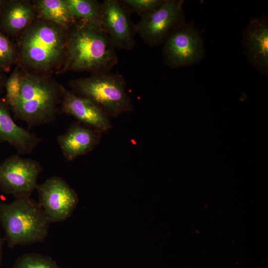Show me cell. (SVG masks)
<instances>
[{
	"instance_id": "cell-24",
	"label": "cell",
	"mask_w": 268,
	"mask_h": 268,
	"mask_svg": "<svg viewBox=\"0 0 268 268\" xmlns=\"http://www.w3.org/2000/svg\"><path fill=\"white\" fill-rule=\"evenodd\" d=\"M4 0H0V12Z\"/></svg>"
},
{
	"instance_id": "cell-23",
	"label": "cell",
	"mask_w": 268,
	"mask_h": 268,
	"mask_svg": "<svg viewBox=\"0 0 268 268\" xmlns=\"http://www.w3.org/2000/svg\"><path fill=\"white\" fill-rule=\"evenodd\" d=\"M2 246L3 241L0 236V266L1 264L2 260Z\"/></svg>"
},
{
	"instance_id": "cell-3",
	"label": "cell",
	"mask_w": 268,
	"mask_h": 268,
	"mask_svg": "<svg viewBox=\"0 0 268 268\" xmlns=\"http://www.w3.org/2000/svg\"><path fill=\"white\" fill-rule=\"evenodd\" d=\"M20 67V92L10 109L14 118L25 122L28 128L54 122L59 113L63 86L46 74Z\"/></svg>"
},
{
	"instance_id": "cell-6",
	"label": "cell",
	"mask_w": 268,
	"mask_h": 268,
	"mask_svg": "<svg viewBox=\"0 0 268 268\" xmlns=\"http://www.w3.org/2000/svg\"><path fill=\"white\" fill-rule=\"evenodd\" d=\"M182 0H164L134 24L136 34L148 46L161 44L183 23Z\"/></svg>"
},
{
	"instance_id": "cell-8",
	"label": "cell",
	"mask_w": 268,
	"mask_h": 268,
	"mask_svg": "<svg viewBox=\"0 0 268 268\" xmlns=\"http://www.w3.org/2000/svg\"><path fill=\"white\" fill-rule=\"evenodd\" d=\"M203 54V46L200 34L193 27L184 23L163 43V61L172 68L198 63Z\"/></svg>"
},
{
	"instance_id": "cell-2",
	"label": "cell",
	"mask_w": 268,
	"mask_h": 268,
	"mask_svg": "<svg viewBox=\"0 0 268 268\" xmlns=\"http://www.w3.org/2000/svg\"><path fill=\"white\" fill-rule=\"evenodd\" d=\"M67 30L37 18L17 38L18 66L32 72L46 74L61 67Z\"/></svg>"
},
{
	"instance_id": "cell-25",
	"label": "cell",
	"mask_w": 268,
	"mask_h": 268,
	"mask_svg": "<svg viewBox=\"0 0 268 268\" xmlns=\"http://www.w3.org/2000/svg\"></svg>"
},
{
	"instance_id": "cell-18",
	"label": "cell",
	"mask_w": 268,
	"mask_h": 268,
	"mask_svg": "<svg viewBox=\"0 0 268 268\" xmlns=\"http://www.w3.org/2000/svg\"><path fill=\"white\" fill-rule=\"evenodd\" d=\"M18 63L16 45L0 31V72H8L12 66Z\"/></svg>"
},
{
	"instance_id": "cell-4",
	"label": "cell",
	"mask_w": 268,
	"mask_h": 268,
	"mask_svg": "<svg viewBox=\"0 0 268 268\" xmlns=\"http://www.w3.org/2000/svg\"><path fill=\"white\" fill-rule=\"evenodd\" d=\"M0 222L11 248L43 242L50 223L38 202L30 196L15 198L9 203L0 202Z\"/></svg>"
},
{
	"instance_id": "cell-17",
	"label": "cell",
	"mask_w": 268,
	"mask_h": 268,
	"mask_svg": "<svg viewBox=\"0 0 268 268\" xmlns=\"http://www.w3.org/2000/svg\"><path fill=\"white\" fill-rule=\"evenodd\" d=\"M66 1L75 20L100 25L101 2L95 0H66Z\"/></svg>"
},
{
	"instance_id": "cell-9",
	"label": "cell",
	"mask_w": 268,
	"mask_h": 268,
	"mask_svg": "<svg viewBox=\"0 0 268 268\" xmlns=\"http://www.w3.org/2000/svg\"><path fill=\"white\" fill-rule=\"evenodd\" d=\"M40 205L50 223L62 222L72 214L78 202L76 192L62 178L53 176L36 188Z\"/></svg>"
},
{
	"instance_id": "cell-7",
	"label": "cell",
	"mask_w": 268,
	"mask_h": 268,
	"mask_svg": "<svg viewBox=\"0 0 268 268\" xmlns=\"http://www.w3.org/2000/svg\"><path fill=\"white\" fill-rule=\"evenodd\" d=\"M42 170L37 161L13 155L0 164V188L15 198L30 196L36 190L37 179Z\"/></svg>"
},
{
	"instance_id": "cell-5",
	"label": "cell",
	"mask_w": 268,
	"mask_h": 268,
	"mask_svg": "<svg viewBox=\"0 0 268 268\" xmlns=\"http://www.w3.org/2000/svg\"><path fill=\"white\" fill-rule=\"evenodd\" d=\"M69 84L72 93L90 100L109 118L133 110L126 91L127 82L122 74L110 71L95 73L72 79Z\"/></svg>"
},
{
	"instance_id": "cell-12",
	"label": "cell",
	"mask_w": 268,
	"mask_h": 268,
	"mask_svg": "<svg viewBox=\"0 0 268 268\" xmlns=\"http://www.w3.org/2000/svg\"><path fill=\"white\" fill-rule=\"evenodd\" d=\"M242 43L250 64L262 74L268 71V21L266 17L252 18L244 30Z\"/></svg>"
},
{
	"instance_id": "cell-15",
	"label": "cell",
	"mask_w": 268,
	"mask_h": 268,
	"mask_svg": "<svg viewBox=\"0 0 268 268\" xmlns=\"http://www.w3.org/2000/svg\"><path fill=\"white\" fill-rule=\"evenodd\" d=\"M9 110L4 99L0 97V142L8 143L19 154H31L42 139L18 126Z\"/></svg>"
},
{
	"instance_id": "cell-21",
	"label": "cell",
	"mask_w": 268,
	"mask_h": 268,
	"mask_svg": "<svg viewBox=\"0 0 268 268\" xmlns=\"http://www.w3.org/2000/svg\"><path fill=\"white\" fill-rule=\"evenodd\" d=\"M164 0H122L121 1L129 11L135 12L141 17L151 12Z\"/></svg>"
},
{
	"instance_id": "cell-13",
	"label": "cell",
	"mask_w": 268,
	"mask_h": 268,
	"mask_svg": "<svg viewBox=\"0 0 268 268\" xmlns=\"http://www.w3.org/2000/svg\"><path fill=\"white\" fill-rule=\"evenodd\" d=\"M99 131L78 121L73 122L67 131L57 137L63 154L68 161L88 153L100 142Z\"/></svg>"
},
{
	"instance_id": "cell-19",
	"label": "cell",
	"mask_w": 268,
	"mask_h": 268,
	"mask_svg": "<svg viewBox=\"0 0 268 268\" xmlns=\"http://www.w3.org/2000/svg\"><path fill=\"white\" fill-rule=\"evenodd\" d=\"M12 268H61L51 257L36 253H25L18 257Z\"/></svg>"
},
{
	"instance_id": "cell-1",
	"label": "cell",
	"mask_w": 268,
	"mask_h": 268,
	"mask_svg": "<svg viewBox=\"0 0 268 268\" xmlns=\"http://www.w3.org/2000/svg\"><path fill=\"white\" fill-rule=\"evenodd\" d=\"M115 50L100 25L76 20L67 30L64 61L56 72L110 71L118 62Z\"/></svg>"
},
{
	"instance_id": "cell-22",
	"label": "cell",
	"mask_w": 268,
	"mask_h": 268,
	"mask_svg": "<svg viewBox=\"0 0 268 268\" xmlns=\"http://www.w3.org/2000/svg\"><path fill=\"white\" fill-rule=\"evenodd\" d=\"M6 78L5 74L0 72V95L2 93L4 89V84Z\"/></svg>"
},
{
	"instance_id": "cell-16",
	"label": "cell",
	"mask_w": 268,
	"mask_h": 268,
	"mask_svg": "<svg viewBox=\"0 0 268 268\" xmlns=\"http://www.w3.org/2000/svg\"><path fill=\"white\" fill-rule=\"evenodd\" d=\"M33 2L38 18L53 22L67 30L76 20L66 0H36Z\"/></svg>"
},
{
	"instance_id": "cell-20",
	"label": "cell",
	"mask_w": 268,
	"mask_h": 268,
	"mask_svg": "<svg viewBox=\"0 0 268 268\" xmlns=\"http://www.w3.org/2000/svg\"><path fill=\"white\" fill-rule=\"evenodd\" d=\"M21 87V70L19 66L16 67L9 76L6 78L4 89L5 95L3 98L11 109L16 104Z\"/></svg>"
},
{
	"instance_id": "cell-14",
	"label": "cell",
	"mask_w": 268,
	"mask_h": 268,
	"mask_svg": "<svg viewBox=\"0 0 268 268\" xmlns=\"http://www.w3.org/2000/svg\"><path fill=\"white\" fill-rule=\"evenodd\" d=\"M37 18L33 1L4 0L0 12V31L9 38H17Z\"/></svg>"
},
{
	"instance_id": "cell-10",
	"label": "cell",
	"mask_w": 268,
	"mask_h": 268,
	"mask_svg": "<svg viewBox=\"0 0 268 268\" xmlns=\"http://www.w3.org/2000/svg\"><path fill=\"white\" fill-rule=\"evenodd\" d=\"M100 25L115 49L131 50L134 46L136 32L130 12L121 0H104Z\"/></svg>"
},
{
	"instance_id": "cell-11",
	"label": "cell",
	"mask_w": 268,
	"mask_h": 268,
	"mask_svg": "<svg viewBox=\"0 0 268 268\" xmlns=\"http://www.w3.org/2000/svg\"><path fill=\"white\" fill-rule=\"evenodd\" d=\"M59 114L71 116L77 121L102 133L112 128L109 117L99 107L90 100L75 95L64 86Z\"/></svg>"
}]
</instances>
